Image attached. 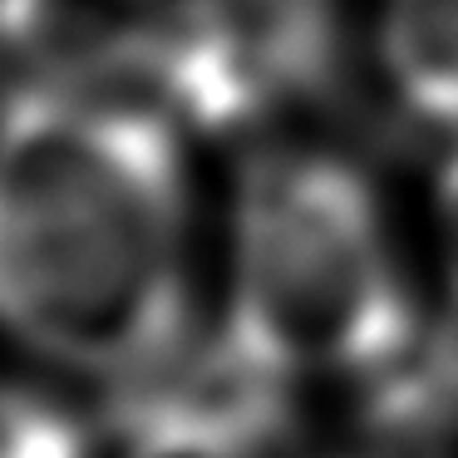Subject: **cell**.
I'll return each mask as SVG.
<instances>
[{"instance_id": "cell-3", "label": "cell", "mask_w": 458, "mask_h": 458, "mask_svg": "<svg viewBox=\"0 0 458 458\" xmlns=\"http://www.w3.org/2000/svg\"><path fill=\"white\" fill-rule=\"evenodd\" d=\"M340 60L335 0H158L133 94L208 133H237L326 94Z\"/></svg>"}, {"instance_id": "cell-5", "label": "cell", "mask_w": 458, "mask_h": 458, "mask_svg": "<svg viewBox=\"0 0 458 458\" xmlns=\"http://www.w3.org/2000/svg\"><path fill=\"white\" fill-rule=\"evenodd\" d=\"M0 458H89V448L60 404L0 385Z\"/></svg>"}, {"instance_id": "cell-7", "label": "cell", "mask_w": 458, "mask_h": 458, "mask_svg": "<svg viewBox=\"0 0 458 458\" xmlns=\"http://www.w3.org/2000/svg\"><path fill=\"white\" fill-rule=\"evenodd\" d=\"M438 227H444V257H448V281L458 291V153L448 158L438 178Z\"/></svg>"}, {"instance_id": "cell-1", "label": "cell", "mask_w": 458, "mask_h": 458, "mask_svg": "<svg viewBox=\"0 0 458 458\" xmlns=\"http://www.w3.org/2000/svg\"><path fill=\"white\" fill-rule=\"evenodd\" d=\"M0 326L109 385L188 340V173L168 109L60 80L0 104Z\"/></svg>"}, {"instance_id": "cell-2", "label": "cell", "mask_w": 458, "mask_h": 458, "mask_svg": "<svg viewBox=\"0 0 458 458\" xmlns=\"http://www.w3.org/2000/svg\"><path fill=\"white\" fill-rule=\"evenodd\" d=\"M286 375L375 379L414 345L419 320L379 202L350 163L281 148L247 163L232 212V306Z\"/></svg>"}, {"instance_id": "cell-4", "label": "cell", "mask_w": 458, "mask_h": 458, "mask_svg": "<svg viewBox=\"0 0 458 458\" xmlns=\"http://www.w3.org/2000/svg\"><path fill=\"white\" fill-rule=\"evenodd\" d=\"M379 60L414 119L458 129V0H389Z\"/></svg>"}, {"instance_id": "cell-6", "label": "cell", "mask_w": 458, "mask_h": 458, "mask_svg": "<svg viewBox=\"0 0 458 458\" xmlns=\"http://www.w3.org/2000/svg\"><path fill=\"white\" fill-rule=\"evenodd\" d=\"M119 438H123V458H281L276 448L247 444V438L178 428V424H129L119 428Z\"/></svg>"}]
</instances>
